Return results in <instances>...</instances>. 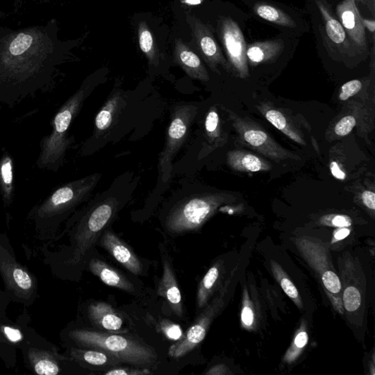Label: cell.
I'll return each mask as SVG.
<instances>
[{
    "label": "cell",
    "instance_id": "7c38bea8",
    "mask_svg": "<svg viewBox=\"0 0 375 375\" xmlns=\"http://www.w3.org/2000/svg\"><path fill=\"white\" fill-rule=\"evenodd\" d=\"M220 304L219 301H215L210 305L197 319L196 323L188 330L182 339L170 347L169 353L172 358H182L203 342L210 323L216 311L219 310Z\"/></svg>",
    "mask_w": 375,
    "mask_h": 375
},
{
    "label": "cell",
    "instance_id": "8992f818",
    "mask_svg": "<svg viewBox=\"0 0 375 375\" xmlns=\"http://www.w3.org/2000/svg\"><path fill=\"white\" fill-rule=\"evenodd\" d=\"M305 261L319 276L334 309L344 313L341 280L335 271L328 245L319 239L302 237L294 241Z\"/></svg>",
    "mask_w": 375,
    "mask_h": 375
},
{
    "label": "cell",
    "instance_id": "e0dca14e",
    "mask_svg": "<svg viewBox=\"0 0 375 375\" xmlns=\"http://www.w3.org/2000/svg\"><path fill=\"white\" fill-rule=\"evenodd\" d=\"M316 4L322 15L326 32L329 40L343 53H352L355 46L347 37L340 22L333 16L326 0H316Z\"/></svg>",
    "mask_w": 375,
    "mask_h": 375
},
{
    "label": "cell",
    "instance_id": "836d02e7",
    "mask_svg": "<svg viewBox=\"0 0 375 375\" xmlns=\"http://www.w3.org/2000/svg\"><path fill=\"white\" fill-rule=\"evenodd\" d=\"M357 126V120L353 116H346L341 119L334 128V132L339 136L349 134Z\"/></svg>",
    "mask_w": 375,
    "mask_h": 375
},
{
    "label": "cell",
    "instance_id": "9c48e42d",
    "mask_svg": "<svg viewBox=\"0 0 375 375\" xmlns=\"http://www.w3.org/2000/svg\"><path fill=\"white\" fill-rule=\"evenodd\" d=\"M101 177V174L95 173L58 188L42 206L39 213L62 214L76 208L90 198Z\"/></svg>",
    "mask_w": 375,
    "mask_h": 375
},
{
    "label": "cell",
    "instance_id": "2e32d148",
    "mask_svg": "<svg viewBox=\"0 0 375 375\" xmlns=\"http://www.w3.org/2000/svg\"><path fill=\"white\" fill-rule=\"evenodd\" d=\"M174 58L175 63L194 80L204 83L210 81L209 73L200 57L181 38L175 40Z\"/></svg>",
    "mask_w": 375,
    "mask_h": 375
},
{
    "label": "cell",
    "instance_id": "44dd1931",
    "mask_svg": "<svg viewBox=\"0 0 375 375\" xmlns=\"http://www.w3.org/2000/svg\"><path fill=\"white\" fill-rule=\"evenodd\" d=\"M90 271L108 286L132 293L135 291L133 285L120 271L105 262L94 258L89 263Z\"/></svg>",
    "mask_w": 375,
    "mask_h": 375
},
{
    "label": "cell",
    "instance_id": "cb8c5ba5",
    "mask_svg": "<svg viewBox=\"0 0 375 375\" xmlns=\"http://www.w3.org/2000/svg\"><path fill=\"white\" fill-rule=\"evenodd\" d=\"M205 134L210 151L224 146L227 141V135L223 131L218 110L215 106L210 107L207 114Z\"/></svg>",
    "mask_w": 375,
    "mask_h": 375
},
{
    "label": "cell",
    "instance_id": "b9f144b4",
    "mask_svg": "<svg viewBox=\"0 0 375 375\" xmlns=\"http://www.w3.org/2000/svg\"><path fill=\"white\" fill-rule=\"evenodd\" d=\"M330 169L332 175L335 177V179L342 181L346 179V174L345 172L342 170V169L337 162H331L330 165Z\"/></svg>",
    "mask_w": 375,
    "mask_h": 375
},
{
    "label": "cell",
    "instance_id": "f1b7e54d",
    "mask_svg": "<svg viewBox=\"0 0 375 375\" xmlns=\"http://www.w3.org/2000/svg\"><path fill=\"white\" fill-rule=\"evenodd\" d=\"M272 271L275 278L280 284L285 292L299 307L302 308V302L297 288L295 287L292 281L289 279L287 275L284 272L282 268L278 263L271 262Z\"/></svg>",
    "mask_w": 375,
    "mask_h": 375
},
{
    "label": "cell",
    "instance_id": "6da1fadb",
    "mask_svg": "<svg viewBox=\"0 0 375 375\" xmlns=\"http://www.w3.org/2000/svg\"><path fill=\"white\" fill-rule=\"evenodd\" d=\"M56 24L0 27V103L13 105L50 82L64 51Z\"/></svg>",
    "mask_w": 375,
    "mask_h": 375
},
{
    "label": "cell",
    "instance_id": "681fc988",
    "mask_svg": "<svg viewBox=\"0 0 375 375\" xmlns=\"http://www.w3.org/2000/svg\"></svg>",
    "mask_w": 375,
    "mask_h": 375
},
{
    "label": "cell",
    "instance_id": "f35d334b",
    "mask_svg": "<svg viewBox=\"0 0 375 375\" xmlns=\"http://www.w3.org/2000/svg\"><path fill=\"white\" fill-rule=\"evenodd\" d=\"M148 370H136L129 368H117L105 373L106 375H136V374H149Z\"/></svg>",
    "mask_w": 375,
    "mask_h": 375
},
{
    "label": "cell",
    "instance_id": "d6a6232c",
    "mask_svg": "<svg viewBox=\"0 0 375 375\" xmlns=\"http://www.w3.org/2000/svg\"><path fill=\"white\" fill-rule=\"evenodd\" d=\"M321 222L323 225L338 228L348 227L352 225L351 219L349 216L345 215H326L323 217Z\"/></svg>",
    "mask_w": 375,
    "mask_h": 375
},
{
    "label": "cell",
    "instance_id": "74e56055",
    "mask_svg": "<svg viewBox=\"0 0 375 375\" xmlns=\"http://www.w3.org/2000/svg\"><path fill=\"white\" fill-rule=\"evenodd\" d=\"M13 279L19 287L23 290H29L32 286L30 275L21 269H16L13 272Z\"/></svg>",
    "mask_w": 375,
    "mask_h": 375
},
{
    "label": "cell",
    "instance_id": "ac0fdd59",
    "mask_svg": "<svg viewBox=\"0 0 375 375\" xmlns=\"http://www.w3.org/2000/svg\"><path fill=\"white\" fill-rule=\"evenodd\" d=\"M258 109L269 123L290 138L291 141L301 145H306L302 131L296 126L287 114L267 103H262L258 106Z\"/></svg>",
    "mask_w": 375,
    "mask_h": 375
},
{
    "label": "cell",
    "instance_id": "bcb514c9",
    "mask_svg": "<svg viewBox=\"0 0 375 375\" xmlns=\"http://www.w3.org/2000/svg\"><path fill=\"white\" fill-rule=\"evenodd\" d=\"M222 366H216L211 369L210 371H208L206 374H225L222 369Z\"/></svg>",
    "mask_w": 375,
    "mask_h": 375
},
{
    "label": "cell",
    "instance_id": "7a4b0ae2",
    "mask_svg": "<svg viewBox=\"0 0 375 375\" xmlns=\"http://www.w3.org/2000/svg\"><path fill=\"white\" fill-rule=\"evenodd\" d=\"M94 88L93 84L85 82L58 110L51 133L41 142V152L37 161L39 168L56 172L62 167L66 151L71 145L68 136L71 125Z\"/></svg>",
    "mask_w": 375,
    "mask_h": 375
},
{
    "label": "cell",
    "instance_id": "c3c4849f",
    "mask_svg": "<svg viewBox=\"0 0 375 375\" xmlns=\"http://www.w3.org/2000/svg\"><path fill=\"white\" fill-rule=\"evenodd\" d=\"M354 1H355V0H354Z\"/></svg>",
    "mask_w": 375,
    "mask_h": 375
},
{
    "label": "cell",
    "instance_id": "1f68e13d",
    "mask_svg": "<svg viewBox=\"0 0 375 375\" xmlns=\"http://www.w3.org/2000/svg\"><path fill=\"white\" fill-rule=\"evenodd\" d=\"M309 340L308 334L306 331H301L294 338L292 346L287 351L285 360L291 363L299 357L303 349L306 346Z\"/></svg>",
    "mask_w": 375,
    "mask_h": 375
},
{
    "label": "cell",
    "instance_id": "d590c367",
    "mask_svg": "<svg viewBox=\"0 0 375 375\" xmlns=\"http://www.w3.org/2000/svg\"><path fill=\"white\" fill-rule=\"evenodd\" d=\"M35 370L40 375H56L60 371L55 363L47 359L38 362L35 366Z\"/></svg>",
    "mask_w": 375,
    "mask_h": 375
},
{
    "label": "cell",
    "instance_id": "f546056e",
    "mask_svg": "<svg viewBox=\"0 0 375 375\" xmlns=\"http://www.w3.org/2000/svg\"><path fill=\"white\" fill-rule=\"evenodd\" d=\"M139 44L142 52L145 54L150 64H155L157 60V51L153 36L145 22H141L138 28Z\"/></svg>",
    "mask_w": 375,
    "mask_h": 375
},
{
    "label": "cell",
    "instance_id": "4fadbf2b",
    "mask_svg": "<svg viewBox=\"0 0 375 375\" xmlns=\"http://www.w3.org/2000/svg\"><path fill=\"white\" fill-rule=\"evenodd\" d=\"M126 106L124 93L121 90L112 91L102 108L96 114L93 137L95 139H103L109 136V132L114 128Z\"/></svg>",
    "mask_w": 375,
    "mask_h": 375
},
{
    "label": "cell",
    "instance_id": "484cf974",
    "mask_svg": "<svg viewBox=\"0 0 375 375\" xmlns=\"http://www.w3.org/2000/svg\"><path fill=\"white\" fill-rule=\"evenodd\" d=\"M254 9L256 15L269 23L285 28L295 27L292 18L278 8L266 4H258Z\"/></svg>",
    "mask_w": 375,
    "mask_h": 375
},
{
    "label": "cell",
    "instance_id": "ffe728a7",
    "mask_svg": "<svg viewBox=\"0 0 375 375\" xmlns=\"http://www.w3.org/2000/svg\"><path fill=\"white\" fill-rule=\"evenodd\" d=\"M163 275L159 292L167 299L173 311L179 317L184 314L181 293L173 269L166 259L163 261Z\"/></svg>",
    "mask_w": 375,
    "mask_h": 375
},
{
    "label": "cell",
    "instance_id": "30bf717a",
    "mask_svg": "<svg viewBox=\"0 0 375 375\" xmlns=\"http://www.w3.org/2000/svg\"><path fill=\"white\" fill-rule=\"evenodd\" d=\"M219 32L228 58L230 71L243 80L249 76L246 45L243 32L230 18H222Z\"/></svg>",
    "mask_w": 375,
    "mask_h": 375
},
{
    "label": "cell",
    "instance_id": "ba28073f",
    "mask_svg": "<svg viewBox=\"0 0 375 375\" xmlns=\"http://www.w3.org/2000/svg\"><path fill=\"white\" fill-rule=\"evenodd\" d=\"M198 108L192 105L175 107L171 115L166 143L160 157V169L163 183H167L172 172V162L187 140Z\"/></svg>",
    "mask_w": 375,
    "mask_h": 375
},
{
    "label": "cell",
    "instance_id": "7bdbcfd3",
    "mask_svg": "<svg viewBox=\"0 0 375 375\" xmlns=\"http://www.w3.org/2000/svg\"><path fill=\"white\" fill-rule=\"evenodd\" d=\"M4 331L11 342L16 343L22 340V334L18 330L6 327Z\"/></svg>",
    "mask_w": 375,
    "mask_h": 375
},
{
    "label": "cell",
    "instance_id": "3957f363",
    "mask_svg": "<svg viewBox=\"0 0 375 375\" xmlns=\"http://www.w3.org/2000/svg\"><path fill=\"white\" fill-rule=\"evenodd\" d=\"M125 186L114 183L109 189L96 195L88 203L80 234L81 254H85L101 238L127 203L132 194V185L127 189Z\"/></svg>",
    "mask_w": 375,
    "mask_h": 375
},
{
    "label": "cell",
    "instance_id": "5bb4252c",
    "mask_svg": "<svg viewBox=\"0 0 375 375\" xmlns=\"http://www.w3.org/2000/svg\"><path fill=\"white\" fill-rule=\"evenodd\" d=\"M337 14L355 47L365 52L367 49L365 28L354 0H343L337 7Z\"/></svg>",
    "mask_w": 375,
    "mask_h": 375
},
{
    "label": "cell",
    "instance_id": "5b68a950",
    "mask_svg": "<svg viewBox=\"0 0 375 375\" xmlns=\"http://www.w3.org/2000/svg\"><path fill=\"white\" fill-rule=\"evenodd\" d=\"M73 335L83 345L104 351L121 363L145 367L157 360V355L151 348L123 335L90 331H77Z\"/></svg>",
    "mask_w": 375,
    "mask_h": 375
},
{
    "label": "cell",
    "instance_id": "ab89813d",
    "mask_svg": "<svg viewBox=\"0 0 375 375\" xmlns=\"http://www.w3.org/2000/svg\"><path fill=\"white\" fill-rule=\"evenodd\" d=\"M364 205L369 210H375V194L371 191H365L362 194Z\"/></svg>",
    "mask_w": 375,
    "mask_h": 375
},
{
    "label": "cell",
    "instance_id": "d6986e66",
    "mask_svg": "<svg viewBox=\"0 0 375 375\" xmlns=\"http://www.w3.org/2000/svg\"><path fill=\"white\" fill-rule=\"evenodd\" d=\"M227 165L236 172H267L272 169V165L262 157L242 150H231L227 153Z\"/></svg>",
    "mask_w": 375,
    "mask_h": 375
},
{
    "label": "cell",
    "instance_id": "7402d4cb",
    "mask_svg": "<svg viewBox=\"0 0 375 375\" xmlns=\"http://www.w3.org/2000/svg\"><path fill=\"white\" fill-rule=\"evenodd\" d=\"M91 321L98 328L109 331H117L122 329L123 321L117 315L112 307L105 303L97 302L89 308Z\"/></svg>",
    "mask_w": 375,
    "mask_h": 375
},
{
    "label": "cell",
    "instance_id": "52a82bcc",
    "mask_svg": "<svg viewBox=\"0 0 375 375\" xmlns=\"http://www.w3.org/2000/svg\"><path fill=\"white\" fill-rule=\"evenodd\" d=\"M242 145L269 157L276 162L291 160L300 161L301 157L284 148L259 124L249 117H243L223 107Z\"/></svg>",
    "mask_w": 375,
    "mask_h": 375
},
{
    "label": "cell",
    "instance_id": "d4e9b609",
    "mask_svg": "<svg viewBox=\"0 0 375 375\" xmlns=\"http://www.w3.org/2000/svg\"><path fill=\"white\" fill-rule=\"evenodd\" d=\"M342 288L344 287L342 301L343 307L349 313H355L359 311L364 304V284L359 285H353V281L347 282L343 279L341 281Z\"/></svg>",
    "mask_w": 375,
    "mask_h": 375
},
{
    "label": "cell",
    "instance_id": "603a6c76",
    "mask_svg": "<svg viewBox=\"0 0 375 375\" xmlns=\"http://www.w3.org/2000/svg\"><path fill=\"white\" fill-rule=\"evenodd\" d=\"M282 49L283 44L280 41L253 44L246 48L248 64L255 66L270 62L278 57Z\"/></svg>",
    "mask_w": 375,
    "mask_h": 375
},
{
    "label": "cell",
    "instance_id": "4316f807",
    "mask_svg": "<svg viewBox=\"0 0 375 375\" xmlns=\"http://www.w3.org/2000/svg\"><path fill=\"white\" fill-rule=\"evenodd\" d=\"M11 156L6 153L0 160V190L5 202L10 203L13 194V172Z\"/></svg>",
    "mask_w": 375,
    "mask_h": 375
},
{
    "label": "cell",
    "instance_id": "9a60e30c",
    "mask_svg": "<svg viewBox=\"0 0 375 375\" xmlns=\"http://www.w3.org/2000/svg\"><path fill=\"white\" fill-rule=\"evenodd\" d=\"M100 244L118 263L135 275L143 273V265L132 249L112 231L107 230L100 238Z\"/></svg>",
    "mask_w": 375,
    "mask_h": 375
},
{
    "label": "cell",
    "instance_id": "ee69618b",
    "mask_svg": "<svg viewBox=\"0 0 375 375\" xmlns=\"http://www.w3.org/2000/svg\"><path fill=\"white\" fill-rule=\"evenodd\" d=\"M350 230L347 227L340 228L333 233V238L335 242H339L345 239L350 234Z\"/></svg>",
    "mask_w": 375,
    "mask_h": 375
},
{
    "label": "cell",
    "instance_id": "8fae6325",
    "mask_svg": "<svg viewBox=\"0 0 375 375\" xmlns=\"http://www.w3.org/2000/svg\"><path fill=\"white\" fill-rule=\"evenodd\" d=\"M187 21L196 42L209 67L213 71L219 72L218 67L221 66L230 71L229 64L210 30L194 16H188Z\"/></svg>",
    "mask_w": 375,
    "mask_h": 375
},
{
    "label": "cell",
    "instance_id": "4dcf8cb0",
    "mask_svg": "<svg viewBox=\"0 0 375 375\" xmlns=\"http://www.w3.org/2000/svg\"><path fill=\"white\" fill-rule=\"evenodd\" d=\"M83 359L88 364L96 367H112L121 363L109 354L98 350L84 351Z\"/></svg>",
    "mask_w": 375,
    "mask_h": 375
},
{
    "label": "cell",
    "instance_id": "8d00e7d4",
    "mask_svg": "<svg viewBox=\"0 0 375 375\" xmlns=\"http://www.w3.org/2000/svg\"><path fill=\"white\" fill-rule=\"evenodd\" d=\"M162 329L169 340H180L184 337L181 327L170 322H164Z\"/></svg>",
    "mask_w": 375,
    "mask_h": 375
},
{
    "label": "cell",
    "instance_id": "e575fe53",
    "mask_svg": "<svg viewBox=\"0 0 375 375\" xmlns=\"http://www.w3.org/2000/svg\"><path fill=\"white\" fill-rule=\"evenodd\" d=\"M362 83L358 80L350 81L344 84L340 90V100L347 101L350 97L357 95L362 89Z\"/></svg>",
    "mask_w": 375,
    "mask_h": 375
},
{
    "label": "cell",
    "instance_id": "277c9868",
    "mask_svg": "<svg viewBox=\"0 0 375 375\" xmlns=\"http://www.w3.org/2000/svg\"><path fill=\"white\" fill-rule=\"evenodd\" d=\"M235 201L226 193L196 194L177 203L169 212L166 228L173 234H183L199 230L218 208Z\"/></svg>",
    "mask_w": 375,
    "mask_h": 375
},
{
    "label": "cell",
    "instance_id": "f6af8a7d",
    "mask_svg": "<svg viewBox=\"0 0 375 375\" xmlns=\"http://www.w3.org/2000/svg\"><path fill=\"white\" fill-rule=\"evenodd\" d=\"M362 21L364 28H367L369 31L374 33L375 31V22L371 20V19H367L362 17Z\"/></svg>",
    "mask_w": 375,
    "mask_h": 375
},
{
    "label": "cell",
    "instance_id": "60d3db41",
    "mask_svg": "<svg viewBox=\"0 0 375 375\" xmlns=\"http://www.w3.org/2000/svg\"><path fill=\"white\" fill-rule=\"evenodd\" d=\"M254 316L253 310L249 306L246 304L242 310V320L243 324L246 327H250L252 326L254 323Z\"/></svg>",
    "mask_w": 375,
    "mask_h": 375
},
{
    "label": "cell",
    "instance_id": "7dc6e473",
    "mask_svg": "<svg viewBox=\"0 0 375 375\" xmlns=\"http://www.w3.org/2000/svg\"><path fill=\"white\" fill-rule=\"evenodd\" d=\"M181 2L188 6H197L203 2V0H181Z\"/></svg>",
    "mask_w": 375,
    "mask_h": 375
},
{
    "label": "cell",
    "instance_id": "83f0119b",
    "mask_svg": "<svg viewBox=\"0 0 375 375\" xmlns=\"http://www.w3.org/2000/svg\"><path fill=\"white\" fill-rule=\"evenodd\" d=\"M220 268L214 266L209 269L201 282L197 292L196 303L200 309L205 307L212 294L215 286L220 278Z\"/></svg>",
    "mask_w": 375,
    "mask_h": 375
}]
</instances>
